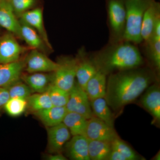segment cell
<instances>
[{
  "label": "cell",
  "instance_id": "6da1fadb",
  "mask_svg": "<svg viewBox=\"0 0 160 160\" xmlns=\"http://www.w3.org/2000/svg\"><path fill=\"white\" fill-rule=\"evenodd\" d=\"M147 70L129 69L110 75L106 83V102L114 110L131 103L143 93L153 81Z\"/></svg>",
  "mask_w": 160,
  "mask_h": 160
},
{
  "label": "cell",
  "instance_id": "7a4b0ae2",
  "mask_svg": "<svg viewBox=\"0 0 160 160\" xmlns=\"http://www.w3.org/2000/svg\"><path fill=\"white\" fill-rule=\"evenodd\" d=\"M93 63L98 70L106 75L113 71L137 68L142 64L143 59L136 47L125 43L101 54Z\"/></svg>",
  "mask_w": 160,
  "mask_h": 160
},
{
  "label": "cell",
  "instance_id": "3957f363",
  "mask_svg": "<svg viewBox=\"0 0 160 160\" xmlns=\"http://www.w3.org/2000/svg\"><path fill=\"white\" fill-rule=\"evenodd\" d=\"M150 2L147 0H126V24L123 35L125 39L135 43L142 41V22Z\"/></svg>",
  "mask_w": 160,
  "mask_h": 160
},
{
  "label": "cell",
  "instance_id": "277c9868",
  "mask_svg": "<svg viewBox=\"0 0 160 160\" xmlns=\"http://www.w3.org/2000/svg\"><path fill=\"white\" fill-rule=\"evenodd\" d=\"M57 69L53 72L52 84L69 92L75 83L77 58H63L58 62Z\"/></svg>",
  "mask_w": 160,
  "mask_h": 160
},
{
  "label": "cell",
  "instance_id": "5b68a950",
  "mask_svg": "<svg viewBox=\"0 0 160 160\" xmlns=\"http://www.w3.org/2000/svg\"><path fill=\"white\" fill-rule=\"evenodd\" d=\"M16 38L9 32L0 38V64L17 62L31 49L20 45Z\"/></svg>",
  "mask_w": 160,
  "mask_h": 160
},
{
  "label": "cell",
  "instance_id": "8992f818",
  "mask_svg": "<svg viewBox=\"0 0 160 160\" xmlns=\"http://www.w3.org/2000/svg\"><path fill=\"white\" fill-rule=\"evenodd\" d=\"M24 70L27 73L52 72L59 66L58 62L50 59L46 53L35 49H31L24 59Z\"/></svg>",
  "mask_w": 160,
  "mask_h": 160
},
{
  "label": "cell",
  "instance_id": "52a82bcc",
  "mask_svg": "<svg viewBox=\"0 0 160 160\" xmlns=\"http://www.w3.org/2000/svg\"><path fill=\"white\" fill-rule=\"evenodd\" d=\"M66 107L68 112H76L87 119L93 116L88 95L77 82L69 92V98Z\"/></svg>",
  "mask_w": 160,
  "mask_h": 160
},
{
  "label": "cell",
  "instance_id": "ba28073f",
  "mask_svg": "<svg viewBox=\"0 0 160 160\" xmlns=\"http://www.w3.org/2000/svg\"><path fill=\"white\" fill-rule=\"evenodd\" d=\"M84 136L88 139L99 140L111 142L118 138L114 128L102 120L93 116L87 120Z\"/></svg>",
  "mask_w": 160,
  "mask_h": 160
},
{
  "label": "cell",
  "instance_id": "9c48e42d",
  "mask_svg": "<svg viewBox=\"0 0 160 160\" xmlns=\"http://www.w3.org/2000/svg\"><path fill=\"white\" fill-rule=\"evenodd\" d=\"M47 128L48 151L50 153H61L71 137L69 129L63 123Z\"/></svg>",
  "mask_w": 160,
  "mask_h": 160
},
{
  "label": "cell",
  "instance_id": "30bf717a",
  "mask_svg": "<svg viewBox=\"0 0 160 160\" xmlns=\"http://www.w3.org/2000/svg\"><path fill=\"white\" fill-rule=\"evenodd\" d=\"M0 26L21 39V24L9 0H0Z\"/></svg>",
  "mask_w": 160,
  "mask_h": 160
},
{
  "label": "cell",
  "instance_id": "8fae6325",
  "mask_svg": "<svg viewBox=\"0 0 160 160\" xmlns=\"http://www.w3.org/2000/svg\"><path fill=\"white\" fill-rule=\"evenodd\" d=\"M19 19L37 32L48 48L50 50H52V46L49 42L48 35L44 26L43 9L42 7L38 6L24 12L20 16Z\"/></svg>",
  "mask_w": 160,
  "mask_h": 160
},
{
  "label": "cell",
  "instance_id": "7c38bea8",
  "mask_svg": "<svg viewBox=\"0 0 160 160\" xmlns=\"http://www.w3.org/2000/svg\"><path fill=\"white\" fill-rule=\"evenodd\" d=\"M109 24L115 34L124 32L126 24V10L121 0H110L108 4Z\"/></svg>",
  "mask_w": 160,
  "mask_h": 160
},
{
  "label": "cell",
  "instance_id": "4fadbf2b",
  "mask_svg": "<svg viewBox=\"0 0 160 160\" xmlns=\"http://www.w3.org/2000/svg\"><path fill=\"white\" fill-rule=\"evenodd\" d=\"M24 59L0 64V87L7 88L21 79L24 70Z\"/></svg>",
  "mask_w": 160,
  "mask_h": 160
},
{
  "label": "cell",
  "instance_id": "5bb4252c",
  "mask_svg": "<svg viewBox=\"0 0 160 160\" xmlns=\"http://www.w3.org/2000/svg\"><path fill=\"white\" fill-rule=\"evenodd\" d=\"M140 99L141 105L152 116L154 120H160V89L158 84L149 86Z\"/></svg>",
  "mask_w": 160,
  "mask_h": 160
},
{
  "label": "cell",
  "instance_id": "9a60e30c",
  "mask_svg": "<svg viewBox=\"0 0 160 160\" xmlns=\"http://www.w3.org/2000/svg\"><path fill=\"white\" fill-rule=\"evenodd\" d=\"M159 18H160L159 5L153 1H150L144 12L141 29L142 39L147 42H149L152 37L153 28Z\"/></svg>",
  "mask_w": 160,
  "mask_h": 160
},
{
  "label": "cell",
  "instance_id": "2e32d148",
  "mask_svg": "<svg viewBox=\"0 0 160 160\" xmlns=\"http://www.w3.org/2000/svg\"><path fill=\"white\" fill-rule=\"evenodd\" d=\"M21 79L32 91L41 93L47 91L49 86L52 84L53 72L22 73Z\"/></svg>",
  "mask_w": 160,
  "mask_h": 160
},
{
  "label": "cell",
  "instance_id": "e0dca14e",
  "mask_svg": "<svg viewBox=\"0 0 160 160\" xmlns=\"http://www.w3.org/2000/svg\"><path fill=\"white\" fill-rule=\"evenodd\" d=\"M67 155L72 160H90L88 151V139L82 135L73 136L66 143Z\"/></svg>",
  "mask_w": 160,
  "mask_h": 160
},
{
  "label": "cell",
  "instance_id": "ac0fdd59",
  "mask_svg": "<svg viewBox=\"0 0 160 160\" xmlns=\"http://www.w3.org/2000/svg\"><path fill=\"white\" fill-rule=\"evenodd\" d=\"M19 20L21 24V39L24 40L30 49H37L46 54L51 51L37 32Z\"/></svg>",
  "mask_w": 160,
  "mask_h": 160
},
{
  "label": "cell",
  "instance_id": "d6986e66",
  "mask_svg": "<svg viewBox=\"0 0 160 160\" xmlns=\"http://www.w3.org/2000/svg\"><path fill=\"white\" fill-rule=\"evenodd\" d=\"M67 112L66 106H52L35 112L34 114L46 127H49L62 123Z\"/></svg>",
  "mask_w": 160,
  "mask_h": 160
},
{
  "label": "cell",
  "instance_id": "ffe728a7",
  "mask_svg": "<svg viewBox=\"0 0 160 160\" xmlns=\"http://www.w3.org/2000/svg\"><path fill=\"white\" fill-rule=\"evenodd\" d=\"M106 74L98 70L86 85V92L89 100L105 98L106 89Z\"/></svg>",
  "mask_w": 160,
  "mask_h": 160
},
{
  "label": "cell",
  "instance_id": "44dd1931",
  "mask_svg": "<svg viewBox=\"0 0 160 160\" xmlns=\"http://www.w3.org/2000/svg\"><path fill=\"white\" fill-rule=\"evenodd\" d=\"M79 55L77 58L78 62L76 78L79 86L85 90L87 83L96 73L98 69L93 62L84 59L82 57Z\"/></svg>",
  "mask_w": 160,
  "mask_h": 160
},
{
  "label": "cell",
  "instance_id": "7402d4cb",
  "mask_svg": "<svg viewBox=\"0 0 160 160\" xmlns=\"http://www.w3.org/2000/svg\"><path fill=\"white\" fill-rule=\"evenodd\" d=\"M90 106L93 116L98 118L107 125L114 128V118L105 98L90 100Z\"/></svg>",
  "mask_w": 160,
  "mask_h": 160
},
{
  "label": "cell",
  "instance_id": "603a6c76",
  "mask_svg": "<svg viewBox=\"0 0 160 160\" xmlns=\"http://www.w3.org/2000/svg\"><path fill=\"white\" fill-rule=\"evenodd\" d=\"M87 120L82 115L76 112H68L62 123L69 129L72 135H84Z\"/></svg>",
  "mask_w": 160,
  "mask_h": 160
},
{
  "label": "cell",
  "instance_id": "cb8c5ba5",
  "mask_svg": "<svg viewBox=\"0 0 160 160\" xmlns=\"http://www.w3.org/2000/svg\"><path fill=\"white\" fill-rule=\"evenodd\" d=\"M111 150L110 142L88 139V151L90 160H106Z\"/></svg>",
  "mask_w": 160,
  "mask_h": 160
},
{
  "label": "cell",
  "instance_id": "d4e9b609",
  "mask_svg": "<svg viewBox=\"0 0 160 160\" xmlns=\"http://www.w3.org/2000/svg\"><path fill=\"white\" fill-rule=\"evenodd\" d=\"M27 107L33 112L41 111L52 106L48 92L32 94L28 98Z\"/></svg>",
  "mask_w": 160,
  "mask_h": 160
},
{
  "label": "cell",
  "instance_id": "484cf974",
  "mask_svg": "<svg viewBox=\"0 0 160 160\" xmlns=\"http://www.w3.org/2000/svg\"><path fill=\"white\" fill-rule=\"evenodd\" d=\"M47 91L49 93L52 106H66L69 100V92L63 90L53 84L49 86Z\"/></svg>",
  "mask_w": 160,
  "mask_h": 160
},
{
  "label": "cell",
  "instance_id": "4316f807",
  "mask_svg": "<svg viewBox=\"0 0 160 160\" xmlns=\"http://www.w3.org/2000/svg\"><path fill=\"white\" fill-rule=\"evenodd\" d=\"M6 112L12 117L21 115L27 108V101L22 98H10L4 106Z\"/></svg>",
  "mask_w": 160,
  "mask_h": 160
},
{
  "label": "cell",
  "instance_id": "83f0119b",
  "mask_svg": "<svg viewBox=\"0 0 160 160\" xmlns=\"http://www.w3.org/2000/svg\"><path fill=\"white\" fill-rule=\"evenodd\" d=\"M12 8L18 18L26 12L38 7L40 0H9Z\"/></svg>",
  "mask_w": 160,
  "mask_h": 160
},
{
  "label": "cell",
  "instance_id": "f1b7e54d",
  "mask_svg": "<svg viewBox=\"0 0 160 160\" xmlns=\"http://www.w3.org/2000/svg\"><path fill=\"white\" fill-rule=\"evenodd\" d=\"M112 149L117 150L126 160L140 159L139 156L131 147L119 138L115 139L111 142Z\"/></svg>",
  "mask_w": 160,
  "mask_h": 160
},
{
  "label": "cell",
  "instance_id": "f546056e",
  "mask_svg": "<svg viewBox=\"0 0 160 160\" xmlns=\"http://www.w3.org/2000/svg\"><path fill=\"white\" fill-rule=\"evenodd\" d=\"M10 98H22L27 99L32 94L29 86L21 80L7 87Z\"/></svg>",
  "mask_w": 160,
  "mask_h": 160
},
{
  "label": "cell",
  "instance_id": "4dcf8cb0",
  "mask_svg": "<svg viewBox=\"0 0 160 160\" xmlns=\"http://www.w3.org/2000/svg\"><path fill=\"white\" fill-rule=\"evenodd\" d=\"M151 50V59L158 69H160V38L152 37L149 42Z\"/></svg>",
  "mask_w": 160,
  "mask_h": 160
},
{
  "label": "cell",
  "instance_id": "1f68e13d",
  "mask_svg": "<svg viewBox=\"0 0 160 160\" xmlns=\"http://www.w3.org/2000/svg\"><path fill=\"white\" fill-rule=\"evenodd\" d=\"M10 98L7 88L0 87V108L4 107Z\"/></svg>",
  "mask_w": 160,
  "mask_h": 160
},
{
  "label": "cell",
  "instance_id": "d6a6232c",
  "mask_svg": "<svg viewBox=\"0 0 160 160\" xmlns=\"http://www.w3.org/2000/svg\"><path fill=\"white\" fill-rule=\"evenodd\" d=\"M126 160V158L117 150L112 149L106 160Z\"/></svg>",
  "mask_w": 160,
  "mask_h": 160
},
{
  "label": "cell",
  "instance_id": "836d02e7",
  "mask_svg": "<svg viewBox=\"0 0 160 160\" xmlns=\"http://www.w3.org/2000/svg\"><path fill=\"white\" fill-rule=\"evenodd\" d=\"M48 160H66V158L61 153H51L46 158Z\"/></svg>",
  "mask_w": 160,
  "mask_h": 160
},
{
  "label": "cell",
  "instance_id": "e575fe53",
  "mask_svg": "<svg viewBox=\"0 0 160 160\" xmlns=\"http://www.w3.org/2000/svg\"><path fill=\"white\" fill-rule=\"evenodd\" d=\"M152 37L160 38V18H159L155 23Z\"/></svg>",
  "mask_w": 160,
  "mask_h": 160
},
{
  "label": "cell",
  "instance_id": "d590c367",
  "mask_svg": "<svg viewBox=\"0 0 160 160\" xmlns=\"http://www.w3.org/2000/svg\"><path fill=\"white\" fill-rule=\"evenodd\" d=\"M152 160H160V152H158L157 154L155 156L153 157Z\"/></svg>",
  "mask_w": 160,
  "mask_h": 160
}]
</instances>
